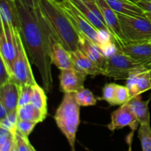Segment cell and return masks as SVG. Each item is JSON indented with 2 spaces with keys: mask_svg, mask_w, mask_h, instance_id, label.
<instances>
[{
  "mask_svg": "<svg viewBox=\"0 0 151 151\" xmlns=\"http://www.w3.org/2000/svg\"><path fill=\"white\" fill-rule=\"evenodd\" d=\"M87 75L77 69L60 70V88L64 94L76 93L84 88L83 84Z\"/></svg>",
  "mask_w": 151,
  "mask_h": 151,
  "instance_id": "cell-11",
  "label": "cell"
},
{
  "mask_svg": "<svg viewBox=\"0 0 151 151\" xmlns=\"http://www.w3.org/2000/svg\"><path fill=\"white\" fill-rule=\"evenodd\" d=\"M145 16L151 22V13H149V12H145Z\"/></svg>",
  "mask_w": 151,
  "mask_h": 151,
  "instance_id": "cell-38",
  "label": "cell"
},
{
  "mask_svg": "<svg viewBox=\"0 0 151 151\" xmlns=\"http://www.w3.org/2000/svg\"><path fill=\"white\" fill-rule=\"evenodd\" d=\"M77 103L81 106H92L97 103V99L93 93L87 88H82L75 93Z\"/></svg>",
  "mask_w": 151,
  "mask_h": 151,
  "instance_id": "cell-24",
  "label": "cell"
},
{
  "mask_svg": "<svg viewBox=\"0 0 151 151\" xmlns=\"http://www.w3.org/2000/svg\"><path fill=\"white\" fill-rule=\"evenodd\" d=\"M32 86H27L19 88V99L18 108L22 107V106L31 103V97H32Z\"/></svg>",
  "mask_w": 151,
  "mask_h": 151,
  "instance_id": "cell-30",
  "label": "cell"
},
{
  "mask_svg": "<svg viewBox=\"0 0 151 151\" xmlns=\"http://www.w3.org/2000/svg\"><path fill=\"white\" fill-rule=\"evenodd\" d=\"M145 1H151V0H145Z\"/></svg>",
  "mask_w": 151,
  "mask_h": 151,
  "instance_id": "cell-43",
  "label": "cell"
},
{
  "mask_svg": "<svg viewBox=\"0 0 151 151\" xmlns=\"http://www.w3.org/2000/svg\"><path fill=\"white\" fill-rule=\"evenodd\" d=\"M41 16L55 38L69 52L78 49L80 35L58 3L54 0H38Z\"/></svg>",
  "mask_w": 151,
  "mask_h": 151,
  "instance_id": "cell-2",
  "label": "cell"
},
{
  "mask_svg": "<svg viewBox=\"0 0 151 151\" xmlns=\"http://www.w3.org/2000/svg\"><path fill=\"white\" fill-rule=\"evenodd\" d=\"M16 36L17 55L11 69L12 82L15 83L19 88L27 86H32L36 83V81L31 69L27 52L24 45L20 32H16Z\"/></svg>",
  "mask_w": 151,
  "mask_h": 151,
  "instance_id": "cell-6",
  "label": "cell"
},
{
  "mask_svg": "<svg viewBox=\"0 0 151 151\" xmlns=\"http://www.w3.org/2000/svg\"><path fill=\"white\" fill-rule=\"evenodd\" d=\"M17 114L18 120L31 121L37 124L42 122L47 116L31 103L17 108Z\"/></svg>",
  "mask_w": 151,
  "mask_h": 151,
  "instance_id": "cell-20",
  "label": "cell"
},
{
  "mask_svg": "<svg viewBox=\"0 0 151 151\" xmlns=\"http://www.w3.org/2000/svg\"><path fill=\"white\" fill-rule=\"evenodd\" d=\"M78 50H81L83 54L89 58L97 66L103 69L105 72L107 58L102 53L97 46L94 45L91 41L86 38L85 37L80 35Z\"/></svg>",
  "mask_w": 151,
  "mask_h": 151,
  "instance_id": "cell-15",
  "label": "cell"
},
{
  "mask_svg": "<svg viewBox=\"0 0 151 151\" xmlns=\"http://www.w3.org/2000/svg\"><path fill=\"white\" fill-rule=\"evenodd\" d=\"M131 100L130 91L126 86L117 85L115 96V105L116 106H122L126 104Z\"/></svg>",
  "mask_w": 151,
  "mask_h": 151,
  "instance_id": "cell-27",
  "label": "cell"
},
{
  "mask_svg": "<svg viewBox=\"0 0 151 151\" xmlns=\"http://www.w3.org/2000/svg\"><path fill=\"white\" fill-rule=\"evenodd\" d=\"M19 99V88L15 83H7L0 86V103L4 105L9 112L17 109Z\"/></svg>",
  "mask_w": 151,
  "mask_h": 151,
  "instance_id": "cell-16",
  "label": "cell"
},
{
  "mask_svg": "<svg viewBox=\"0 0 151 151\" xmlns=\"http://www.w3.org/2000/svg\"><path fill=\"white\" fill-rule=\"evenodd\" d=\"M29 151H36V150H35V148H34V147L32 145H31V143L29 142Z\"/></svg>",
  "mask_w": 151,
  "mask_h": 151,
  "instance_id": "cell-39",
  "label": "cell"
},
{
  "mask_svg": "<svg viewBox=\"0 0 151 151\" xmlns=\"http://www.w3.org/2000/svg\"><path fill=\"white\" fill-rule=\"evenodd\" d=\"M118 14L122 32L127 42H144L151 40V22L145 16Z\"/></svg>",
  "mask_w": 151,
  "mask_h": 151,
  "instance_id": "cell-4",
  "label": "cell"
},
{
  "mask_svg": "<svg viewBox=\"0 0 151 151\" xmlns=\"http://www.w3.org/2000/svg\"><path fill=\"white\" fill-rule=\"evenodd\" d=\"M151 89V69H147L139 74L134 86L129 89L131 99Z\"/></svg>",
  "mask_w": 151,
  "mask_h": 151,
  "instance_id": "cell-21",
  "label": "cell"
},
{
  "mask_svg": "<svg viewBox=\"0 0 151 151\" xmlns=\"http://www.w3.org/2000/svg\"><path fill=\"white\" fill-rule=\"evenodd\" d=\"M138 138L141 143L142 151H151L150 124H142L139 125Z\"/></svg>",
  "mask_w": 151,
  "mask_h": 151,
  "instance_id": "cell-23",
  "label": "cell"
},
{
  "mask_svg": "<svg viewBox=\"0 0 151 151\" xmlns=\"http://www.w3.org/2000/svg\"><path fill=\"white\" fill-rule=\"evenodd\" d=\"M54 1H57V2H60V1H63V0H54Z\"/></svg>",
  "mask_w": 151,
  "mask_h": 151,
  "instance_id": "cell-41",
  "label": "cell"
},
{
  "mask_svg": "<svg viewBox=\"0 0 151 151\" xmlns=\"http://www.w3.org/2000/svg\"><path fill=\"white\" fill-rule=\"evenodd\" d=\"M69 54L73 60L75 69L84 72L87 75H91V77H95L100 75H105L104 71L97 66L89 58L87 57L80 50L78 49L75 51L69 52Z\"/></svg>",
  "mask_w": 151,
  "mask_h": 151,
  "instance_id": "cell-14",
  "label": "cell"
},
{
  "mask_svg": "<svg viewBox=\"0 0 151 151\" xmlns=\"http://www.w3.org/2000/svg\"><path fill=\"white\" fill-rule=\"evenodd\" d=\"M16 135V134H15ZM15 135L12 136L3 145L0 146V151H10L15 142Z\"/></svg>",
  "mask_w": 151,
  "mask_h": 151,
  "instance_id": "cell-33",
  "label": "cell"
},
{
  "mask_svg": "<svg viewBox=\"0 0 151 151\" xmlns=\"http://www.w3.org/2000/svg\"><path fill=\"white\" fill-rule=\"evenodd\" d=\"M9 111L7 108L4 106V104L0 103V120L4 119L7 115L9 114Z\"/></svg>",
  "mask_w": 151,
  "mask_h": 151,
  "instance_id": "cell-36",
  "label": "cell"
},
{
  "mask_svg": "<svg viewBox=\"0 0 151 151\" xmlns=\"http://www.w3.org/2000/svg\"><path fill=\"white\" fill-rule=\"evenodd\" d=\"M17 55V42L16 32L1 20L0 34V56L4 58L10 70Z\"/></svg>",
  "mask_w": 151,
  "mask_h": 151,
  "instance_id": "cell-8",
  "label": "cell"
},
{
  "mask_svg": "<svg viewBox=\"0 0 151 151\" xmlns=\"http://www.w3.org/2000/svg\"><path fill=\"white\" fill-rule=\"evenodd\" d=\"M0 86L12 81V72L3 58L0 56Z\"/></svg>",
  "mask_w": 151,
  "mask_h": 151,
  "instance_id": "cell-28",
  "label": "cell"
},
{
  "mask_svg": "<svg viewBox=\"0 0 151 151\" xmlns=\"http://www.w3.org/2000/svg\"><path fill=\"white\" fill-rule=\"evenodd\" d=\"M36 125L37 123L31 122V121L18 120L16 128H17L18 132L20 133L24 137H29Z\"/></svg>",
  "mask_w": 151,
  "mask_h": 151,
  "instance_id": "cell-29",
  "label": "cell"
},
{
  "mask_svg": "<svg viewBox=\"0 0 151 151\" xmlns=\"http://www.w3.org/2000/svg\"><path fill=\"white\" fill-rule=\"evenodd\" d=\"M16 146L19 151H29V140L28 137H24L23 135L16 131L15 135Z\"/></svg>",
  "mask_w": 151,
  "mask_h": 151,
  "instance_id": "cell-31",
  "label": "cell"
},
{
  "mask_svg": "<svg viewBox=\"0 0 151 151\" xmlns=\"http://www.w3.org/2000/svg\"><path fill=\"white\" fill-rule=\"evenodd\" d=\"M131 58L151 66V41L126 42L119 49Z\"/></svg>",
  "mask_w": 151,
  "mask_h": 151,
  "instance_id": "cell-12",
  "label": "cell"
},
{
  "mask_svg": "<svg viewBox=\"0 0 151 151\" xmlns=\"http://www.w3.org/2000/svg\"><path fill=\"white\" fill-rule=\"evenodd\" d=\"M10 151H19L18 150V148H17V146H16V139H15V142H14V144H13V147H12L11 150Z\"/></svg>",
  "mask_w": 151,
  "mask_h": 151,
  "instance_id": "cell-37",
  "label": "cell"
},
{
  "mask_svg": "<svg viewBox=\"0 0 151 151\" xmlns=\"http://www.w3.org/2000/svg\"><path fill=\"white\" fill-rule=\"evenodd\" d=\"M116 13L127 16H144L145 12L136 3L129 0H106Z\"/></svg>",
  "mask_w": 151,
  "mask_h": 151,
  "instance_id": "cell-19",
  "label": "cell"
},
{
  "mask_svg": "<svg viewBox=\"0 0 151 151\" xmlns=\"http://www.w3.org/2000/svg\"><path fill=\"white\" fill-rule=\"evenodd\" d=\"M150 41H151V40H150Z\"/></svg>",
  "mask_w": 151,
  "mask_h": 151,
  "instance_id": "cell-44",
  "label": "cell"
},
{
  "mask_svg": "<svg viewBox=\"0 0 151 151\" xmlns=\"http://www.w3.org/2000/svg\"><path fill=\"white\" fill-rule=\"evenodd\" d=\"M80 108L75 93L64 94L54 116L58 127L69 142L71 151H75L76 134L80 125Z\"/></svg>",
  "mask_w": 151,
  "mask_h": 151,
  "instance_id": "cell-3",
  "label": "cell"
},
{
  "mask_svg": "<svg viewBox=\"0 0 151 151\" xmlns=\"http://www.w3.org/2000/svg\"><path fill=\"white\" fill-rule=\"evenodd\" d=\"M151 66L131 58L118 49L107 57L105 76L115 80H127L133 72Z\"/></svg>",
  "mask_w": 151,
  "mask_h": 151,
  "instance_id": "cell-5",
  "label": "cell"
},
{
  "mask_svg": "<svg viewBox=\"0 0 151 151\" xmlns=\"http://www.w3.org/2000/svg\"><path fill=\"white\" fill-rule=\"evenodd\" d=\"M0 17L10 29L20 32V17L15 0H0Z\"/></svg>",
  "mask_w": 151,
  "mask_h": 151,
  "instance_id": "cell-13",
  "label": "cell"
},
{
  "mask_svg": "<svg viewBox=\"0 0 151 151\" xmlns=\"http://www.w3.org/2000/svg\"><path fill=\"white\" fill-rule=\"evenodd\" d=\"M137 5L144 12L151 13V1H147L145 0H140L137 3Z\"/></svg>",
  "mask_w": 151,
  "mask_h": 151,
  "instance_id": "cell-34",
  "label": "cell"
},
{
  "mask_svg": "<svg viewBox=\"0 0 151 151\" xmlns=\"http://www.w3.org/2000/svg\"><path fill=\"white\" fill-rule=\"evenodd\" d=\"M150 98L147 100H143L141 94L132 97L127 103L132 111L137 116V119L142 124H150V114L149 111V103Z\"/></svg>",
  "mask_w": 151,
  "mask_h": 151,
  "instance_id": "cell-17",
  "label": "cell"
},
{
  "mask_svg": "<svg viewBox=\"0 0 151 151\" xmlns=\"http://www.w3.org/2000/svg\"><path fill=\"white\" fill-rule=\"evenodd\" d=\"M140 125L137 116L132 111L128 105L124 104L115 110L111 115V122L107 128L111 131L122 129L125 127H129L132 131H135Z\"/></svg>",
  "mask_w": 151,
  "mask_h": 151,
  "instance_id": "cell-9",
  "label": "cell"
},
{
  "mask_svg": "<svg viewBox=\"0 0 151 151\" xmlns=\"http://www.w3.org/2000/svg\"><path fill=\"white\" fill-rule=\"evenodd\" d=\"M117 84L107 83L104 86L103 88V96L100 100H105L111 106H116L115 105V96H116V91Z\"/></svg>",
  "mask_w": 151,
  "mask_h": 151,
  "instance_id": "cell-26",
  "label": "cell"
},
{
  "mask_svg": "<svg viewBox=\"0 0 151 151\" xmlns=\"http://www.w3.org/2000/svg\"><path fill=\"white\" fill-rule=\"evenodd\" d=\"M27 7L32 10H36L38 7V0H20Z\"/></svg>",
  "mask_w": 151,
  "mask_h": 151,
  "instance_id": "cell-35",
  "label": "cell"
},
{
  "mask_svg": "<svg viewBox=\"0 0 151 151\" xmlns=\"http://www.w3.org/2000/svg\"><path fill=\"white\" fill-rule=\"evenodd\" d=\"M129 1H132V2L136 3V4H137V3L139 1H140V0H129Z\"/></svg>",
  "mask_w": 151,
  "mask_h": 151,
  "instance_id": "cell-40",
  "label": "cell"
},
{
  "mask_svg": "<svg viewBox=\"0 0 151 151\" xmlns=\"http://www.w3.org/2000/svg\"><path fill=\"white\" fill-rule=\"evenodd\" d=\"M17 122H18V114L17 109L14 111L9 113V114L4 119L0 120V127L8 130L13 134H16L17 131Z\"/></svg>",
  "mask_w": 151,
  "mask_h": 151,
  "instance_id": "cell-25",
  "label": "cell"
},
{
  "mask_svg": "<svg viewBox=\"0 0 151 151\" xmlns=\"http://www.w3.org/2000/svg\"><path fill=\"white\" fill-rule=\"evenodd\" d=\"M17 4L21 22V36L32 63L40 73L43 87L47 92L53 89L52 61L50 56L49 28L40 13L39 6L36 10L27 7L20 0Z\"/></svg>",
  "mask_w": 151,
  "mask_h": 151,
  "instance_id": "cell-1",
  "label": "cell"
},
{
  "mask_svg": "<svg viewBox=\"0 0 151 151\" xmlns=\"http://www.w3.org/2000/svg\"><path fill=\"white\" fill-rule=\"evenodd\" d=\"M13 135L15 134H12L8 130L0 127V146L3 145Z\"/></svg>",
  "mask_w": 151,
  "mask_h": 151,
  "instance_id": "cell-32",
  "label": "cell"
},
{
  "mask_svg": "<svg viewBox=\"0 0 151 151\" xmlns=\"http://www.w3.org/2000/svg\"><path fill=\"white\" fill-rule=\"evenodd\" d=\"M49 48L50 56L52 64L60 70L68 69H75V64L71 58L69 52L67 51L60 43L56 39L54 35L48 31Z\"/></svg>",
  "mask_w": 151,
  "mask_h": 151,
  "instance_id": "cell-10",
  "label": "cell"
},
{
  "mask_svg": "<svg viewBox=\"0 0 151 151\" xmlns=\"http://www.w3.org/2000/svg\"><path fill=\"white\" fill-rule=\"evenodd\" d=\"M79 10V11L85 16L87 20L94 27L97 28L100 32L103 33H109V31L107 27L105 24L104 22L96 15V13L87 5L86 3L83 0H69ZM111 35V34H110Z\"/></svg>",
  "mask_w": 151,
  "mask_h": 151,
  "instance_id": "cell-18",
  "label": "cell"
},
{
  "mask_svg": "<svg viewBox=\"0 0 151 151\" xmlns=\"http://www.w3.org/2000/svg\"><path fill=\"white\" fill-rule=\"evenodd\" d=\"M84 1H93V0H84Z\"/></svg>",
  "mask_w": 151,
  "mask_h": 151,
  "instance_id": "cell-42",
  "label": "cell"
},
{
  "mask_svg": "<svg viewBox=\"0 0 151 151\" xmlns=\"http://www.w3.org/2000/svg\"><path fill=\"white\" fill-rule=\"evenodd\" d=\"M96 2L103 15L105 24L107 27L114 42L117 48L119 49L127 42V41L122 32L117 13L112 10L106 0H96Z\"/></svg>",
  "mask_w": 151,
  "mask_h": 151,
  "instance_id": "cell-7",
  "label": "cell"
},
{
  "mask_svg": "<svg viewBox=\"0 0 151 151\" xmlns=\"http://www.w3.org/2000/svg\"><path fill=\"white\" fill-rule=\"evenodd\" d=\"M32 88L31 103L44 114H48L47 97L44 88L40 86L37 83L32 86Z\"/></svg>",
  "mask_w": 151,
  "mask_h": 151,
  "instance_id": "cell-22",
  "label": "cell"
}]
</instances>
